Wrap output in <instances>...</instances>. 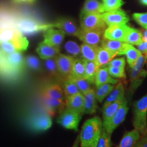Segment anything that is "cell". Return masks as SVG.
Instances as JSON below:
<instances>
[{"mask_svg": "<svg viewBox=\"0 0 147 147\" xmlns=\"http://www.w3.org/2000/svg\"><path fill=\"white\" fill-rule=\"evenodd\" d=\"M82 115L68 108H65L57 119V123L64 128L77 131Z\"/></svg>", "mask_w": 147, "mask_h": 147, "instance_id": "obj_6", "label": "cell"}, {"mask_svg": "<svg viewBox=\"0 0 147 147\" xmlns=\"http://www.w3.org/2000/svg\"><path fill=\"white\" fill-rule=\"evenodd\" d=\"M63 91L65 93V100L80 92L76 84L70 78H67V80H65Z\"/></svg>", "mask_w": 147, "mask_h": 147, "instance_id": "obj_35", "label": "cell"}, {"mask_svg": "<svg viewBox=\"0 0 147 147\" xmlns=\"http://www.w3.org/2000/svg\"><path fill=\"white\" fill-rule=\"evenodd\" d=\"M84 99V113L91 115L95 113L97 108L95 91L91 89L85 93H82Z\"/></svg>", "mask_w": 147, "mask_h": 147, "instance_id": "obj_21", "label": "cell"}, {"mask_svg": "<svg viewBox=\"0 0 147 147\" xmlns=\"http://www.w3.org/2000/svg\"><path fill=\"white\" fill-rule=\"evenodd\" d=\"M138 49L143 55H147V41H142L138 45Z\"/></svg>", "mask_w": 147, "mask_h": 147, "instance_id": "obj_46", "label": "cell"}, {"mask_svg": "<svg viewBox=\"0 0 147 147\" xmlns=\"http://www.w3.org/2000/svg\"><path fill=\"white\" fill-rule=\"evenodd\" d=\"M110 136H111V134L107 133L106 130L103 128L102 134H101L100 138L98 140L97 147H110L111 146Z\"/></svg>", "mask_w": 147, "mask_h": 147, "instance_id": "obj_41", "label": "cell"}, {"mask_svg": "<svg viewBox=\"0 0 147 147\" xmlns=\"http://www.w3.org/2000/svg\"><path fill=\"white\" fill-rule=\"evenodd\" d=\"M66 108L76 112L80 115L84 114V99L82 93H78L65 100Z\"/></svg>", "mask_w": 147, "mask_h": 147, "instance_id": "obj_17", "label": "cell"}, {"mask_svg": "<svg viewBox=\"0 0 147 147\" xmlns=\"http://www.w3.org/2000/svg\"><path fill=\"white\" fill-rule=\"evenodd\" d=\"M86 61V65H85V75L84 78L87 79L91 84L95 83V76L97 69H99L98 65L95 61Z\"/></svg>", "mask_w": 147, "mask_h": 147, "instance_id": "obj_33", "label": "cell"}, {"mask_svg": "<svg viewBox=\"0 0 147 147\" xmlns=\"http://www.w3.org/2000/svg\"><path fill=\"white\" fill-rule=\"evenodd\" d=\"M23 37V34L16 27H5L0 29V44L21 39Z\"/></svg>", "mask_w": 147, "mask_h": 147, "instance_id": "obj_19", "label": "cell"}, {"mask_svg": "<svg viewBox=\"0 0 147 147\" xmlns=\"http://www.w3.org/2000/svg\"><path fill=\"white\" fill-rule=\"evenodd\" d=\"M29 46V42L26 37L14 41H9L2 42L0 44V52L5 54L12 53L17 51H22L27 50Z\"/></svg>", "mask_w": 147, "mask_h": 147, "instance_id": "obj_13", "label": "cell"}, {"mask_svg": "<svg viewBox=\"0 0 147 147\" xmlns=\"http://www.w3.org/2000/svg\"><path fill=\"white\" fill-rule=\"evenodd\" d=\"M70 78L73 80L75 83L76 84L77 87H78L80 90V93H84L85 92L89 91L91 88V83L87 79H86L84 77H81V78Z\"/></svg>", "mask_w": 147, "mask_h": 147, "instance_id": "obj_36", "label": "cell"}, {"mask_svg": "<svg viewBox=\"0 0 147 147\" xmlns=\"http://www.w3.org/2000/svg\"><path fill=\"white\" fill-rule=\"evenodd\" d=\"M86 61L82 59L75 58L74 61L72 70L69 78H81L85 75Z\"/></svg>", "mask_w": 147, "mask_h": 147, "instance_id": "obj_30", "label": "cell"}, {"mask_svg": "<svg viewBox=\"0 0 147 147\" xmlns=\"http://www.w3.org/2000/svg\"><path fill=\"white\" fill-rule=\"evenodd\" d=\"M118 55V53L113 52L102 47H99L97 57V64L99 67H104Z\"/></svg>", "mask_w": 147, "mask_h": 147, "instance_id": "obj_23", "label": "cell"}, {"mask_svg": "<svg viewBox=\"0 0 147 147\" xmlns=\"http://www.w3.org/2000/svg\"><path fill=\"white\" fill-rule=\"evenodd\" d=\"M103 127V121L100 117H95L86 121L80 131V146L96 147Z\"/></svg>", "mask_w": 147, "mask_h": 147, "instance_id": "obj_1", "label": "cell"}, {"mask_svg": "<svg viewBox=\"0 0 147 147\" xmlns=\"http://www.w3.org/2000/svg\"><path fill=\"white\" fill-rule=\"evenodd\" d=\"M115 87V84L110 83L103 84L102 85L97 87L95 91V97L99 102L102 103L104 99L110 94Z\"/></svg>", "mask_w": 147, "mask_h": 147, "instance_id": "obj_34", "label": "cell"}, {"mask_svg": "<svg viewBox=\"0 0 147 147\" xmlns=\"http://www.w3.org/2000/svg\"><path fill=\"white\" fill-rule=\"evenodd\" d=\"M16 27L23 34H34L40 31H45L46 29L54 27L53 24L40 23L34 18L30 17L21 18L16 22Z\"/></svg>", "mask_w": 147, "mask_h": 147, "instance_id": "obj_4", "label": "cell"}, {"mask_svg": "<svg viewBox=\"0 0 147 147\" xmlns=\"http://www.w3.org/2000/svg\"><path fill=\"white\" fill-rule=\"evenodd\" d=\"M142 41V33L138 29L129 27L125 40V42L130 44L131 45L138 46Z\"/></svg>", "mask_w": 147, "mask_h": 147, "instance_id": "obj_31", "label": "cell"}, {"mask_svg": "<svg viewBox=\"0 0 147 147\" xmlns=\"http://www.w3.org/2000/svg\"><path fill=\"white\" fill-rule=\"evenodd\" d=\"M108 69L110 76L114 77V78H126L125 72V68L108 65Z\"/></svg>", "mask_w": 147, "mask_h": 147, "instance_id": "obj_42", "label": "cell"}, {"mask_svg": "<svg viewBox=\"0 0 147 147\" xmlns=\"http://www.w3.org/2000/svg\"><path fill=\"white\" fill-rule=\"evenodd\" d=\"M65 49L67 53L70 54L74 57L81 54V47L75 42L68 41L66 42L65 45Z\"/></svg>", "mask_w": 147, "mask_h": 147, "instance_id": "obj_38", "label": "cell"}, {"mask_svg": "<svg viewBox=\"0 0 147 147\" xmlns=\"http://www.w3.org/2000/svg\"><path fill=\"white\" fill-rule=\"evenodd\" d=\"M140 138V132L137 129L126 132L119 143V147H132L136 146V144Z\"/></svg>", "mask_w": 147, "mask_h": 147, "instance_id": "obj_22", "label": "cell"}, {"mask_svg": "<svg viewBox=\"0 0 147 147\" xmlns=\"http://www.w3.org/2000/svg\"><path fill=\"white\" fill-rule=\"evenodd\" d=\"M146 66H147V61H146Z\"/></svg>", "mask_w": 147, "mask_h": 147, "instance_id": "obj_50", "label": "cell"}, {"mask_svg": "<svg viewBox=\"0 0 147 147\" xmlns=\"http://www.w3.org/2000/svg\"><path fill=\"white\" fill-rule=\"evenodd\" d=\"M25 65V59L20 51L8 54L0 52V69L3 72L18 74Z\"/></svg>", "mask_w": 147, "mask_h": 147, "instance_id": "obj_2", "label": "cell"}, {"mask_svg": "<svg viewBox=\"0 0 147 147\" xmlns=\"http://www.w3.org/2000/svg\"><path fill=\"white\" fill-rule=\"evenodd\" d=\"M65 34L59 29L51 27L44 32V41L45 43L55 47H60L63 41Z\"/></svg>", "mask_w": 147, "mask_h": 147, "instance_id": "obj_14", "label": "cell"}, {"mask_svg": "<svg viewBox=\"0 0 147 147\" xmlns=\"http://www.w3.org/2000/svg\"><path fill=\"white\" fill-rule=\"evenodd\" d=\"M123 4V0H103V5L105 12L118 10Z\"/></svg>", "mask_w": 147, "mask_h": 147, "instance_id": "obj_37", "label": "cell"}, {"mask_svg": "<svg viewBox=\"0 0 147 147\" xmlns=\"http://www.w3.org/2000/svg\"><path fill=\"white\" fill-rule=\"evenodd\" d=\"M129 27L126 24H119L108 26L104 33V38L124 42Z\"/></svg>", "mask_w": 147, "mask_h": 147, "instance_id": "obj_9", "label": "cell"}, {"mask_svg": "<svg viewBox=\"0 0 147 147\" xmlns=\"http://www.w3.org/2000/svg\"><path fill=\"white\" fill-rule=\"evenodd\" d=\"M25 63L29 68L34 69V70H39L41 67V63L39 59L33 55L27 56L25 59Z\"/></svg>", "mask_w": 147, "mask_h": 147, "instance_id": "obj_40", "label": "cell"}, {"mask_svg": "<svg viewBox=\"0 0 147 147\" xmlns=\"http://www.w3.org/2000/svg\"><path fill=\"white\" fill-rule=\"evenodd\" d=\"M128 110L129 108L127 106V101L125 100L122 105L119 108V110L115 114V115L107 123L103 125L104 129L107 133L112 134L116 129V128L123 122L125 119Z\"/></svg>", "mask_w": 147, "mask_h": 147, "instance_id": "obj_7", "label": "cell"}, {"mask_svg": "<svg viewBox=\"0 0 147 147\" xmlns=\"http://www.w3.org/2000/svg\"><path fill=\"white\" fill-rule=\"evenodd\" d=\"M133 18L141 27L144 29L147 28V12L144 13H134Z\"/></svg>", "mask_w": 147, "mask_h": 147, "instance_id": "obj_43", "label": "cell"}, {"mask_svg": "<svg viewBox=\"0 0 147 147\" xmlns=\"http://www.w3.org/2000/svg\"><path fill=\"white\" fill-rule=\"evenodd\" d=\"M15 3H32L35 0H12Z\"/></svg>", "mask_w": 147, "mask_h": 147, "instance_id": "obj_47", "label": "cell"}, {"mask_svg": "<svg viewBox=\"0 0 147 147\" xmlns=\"http://www.w3.org/2000/svg\"><path fill=\"white\" fill-rule=\"evenodd\" d=\"M108 65L125 68V58L123 57L113 59H112L109 63H108Z\"/></svg>", "mask_w": 147, "mask_h": 147, "instance_id": "obj_44", "label": "cell"}, {"mask_svg": "<svg viewBox=\"0 0 147 147\" xmlns=\"http://www.w3.org/2000/svg\"><path fill=\"white\" fill-rule=\"evenodd\" d=\"M136 146L138 147H147V134H143L140 138Z\"/></svg>", "mask_w": 147, "mask_h": 147, "instance_id": "obj_45", "label": "cell"}, {"mask_svg": "<svg viewBox=\"0 0 147 147\" xmlns=\"http://www.w3.org/2000/svg\"><path fill=\"white\" fill-rule=\"evenodd\" d=\"M36 52L40 58L45 60L55 57L60 53V49L59 47H55L42 42L37 48Z\"/></svg>", "mask_w": 147, "mask_h": 147, "instance_id": "obj_18", "label": "cell"}, {"mask_svg": "<svg viewBox=\"0 0 147 147\" xmlns=\"http://www.w3.org/2000/svg\"><path fill=\"white\" fill-rule=\"evenodd\" d=\"M147 94L137 101L134 105V127L140 134H147Z\"/></svg>", "mask_w": 147, "mask_h": 147, "instance_id": "obj_3", "label": "cell"}, {"mask_svg": "<svg viewBox=\"0 0 147 147\" xmlns=\"http://www.w3.org/2000/svg\"><path fill=\"white\" fill-rule=\"evenodd\" d=\"M119 80L117 79H115L113 76H110L108 71V67H101L97 69L96 76H95V84L97 87L102 85L103 84L110 83L116 84L118 83Z\"/></svg>", "mask_w": 147, "mask_h": 147, "instance_id": "obj_20", "label": "cell"}, {"mask_svg": "<svg viewBox=\"0 0 147 147\" xmlns=\"http://www.w3.org/2000/svg\"><path fill=\"white\" fill-rule=\"evenodd\" d=\"M102 17L108 26L119 24H127L129 21V18L125 12L121 9L104 12L102 13Z\"/></svg>", "mask_w": 147, "mask_h": 147, "instance_id": "obj_11", "label": "cell"}, {"mask_svg": "<svg viewBox=\"0 0 147 147\" xmlns=\"http://www.w3.org/2000/svg\"><path fill=\"white\" fill-rule=\"evenodd\" d=\"M43 103L47 113L51 117L55 116L57 113H61L66 108L65 101L51 98L45 95H43Z\"/></svg>", "mask_w": 147, "mask_h": 147, "instance_id": "obj_16", "label": "cell"}, {"mask_svg": "<svg viewBox=\"0 0 147 147\" xmlns=\"http://www.w3.org/2000/svg\"><path fill=\"white\" fill-rule=\"evenodd\" d=\"M51 116L49 114L40 113L34 116L29 121L31 129L36 132L47 131L52 126Z\"/></svg>", "mask_w": 147, "mask_h": 147, "instance_id": "obj_8", "label": "cell"}, {"mask_svg": "<svg viewBox=\"0 0 147 147\" xmlns=\"http://www.w3.org/2000/svg\"><path fill=\"white\" fill-rule=\"evenodd\" d=\"M45 65L47 71L53 76H55V75H57V74H59V73L57 64L55 57L45 59Z\"/></svg>", "mask_w": 147, "mask_h": 147, "instance_id": "obj_39", "label": "cell"}, {"mask_svg": "<svg viewBox=\"0 0 147 147\" xmlns=\"http://www.w3.org/2000/svg\"><path fill=\"white\" fill-rule=\"evenodd\" d=\"M127 43L117 40H110L104 38L101 42V47L108 50L117 53L118 55H121Z\"/></svg>", "mask_w": 147, "mask_h": 147, "instance_id": "obj_25", "label": "cell"}, {"mask_svg": "<svg viewBox=\"0 0 147 147\" xmlns=\"http://www.w3.org/2000/svg\"><path fill=\"white\" fill-rule=\"evenodd\" d=\"M43 95L51 97V98L65 101L64 91H63L59 85H53L46 88V89L44 91Z\"/></svg>", "mask_w": 147, "mask_h": 147, "instance_id": "obj_32", "label": "cell"}, {"mask_svg": "<svg viewBox=\"0 0 147 147\" xmlns=\"http://www.w3.org/2000/svg\"><path fill=\"white\" fill-rule=\"evenodd\" d=\"M106 24L100 13H81L80 14V27L82 30L106 29Z\"/></svg>", "mask_w": 147, "mask_h": 147, "instance_id": "obj_5", "label": "cell"}, {"mask_svg": "<svg viewBox=\"0 0 147 147\" xmlns=\"http://www.w3.org/2000/svg\"><path fill=\"white\" fill-rule=\"evenodd\" d=\"M57 64L59 73L62 76L68 78L70 76L72 70L73 63L74 59L70 55L59 54L55 57Z\"/></svg>", "mask_w": 147, "mask_h": 147, "instance_id": "obj_12", "label": "cell"}, {"mask_svg": "<svg viewBox=\"0 0 147 147\" xmlns=\"http://www.w3.org/2000/svg\"><path fill=\"white\" fill-rule=\"evenodd\" d=\"M104 29H93V30H82L78 36V38L84 43L100 47L104 37Z\"/></svg>", "mask_w": 147, "mask_h": 147, "instance_id": "obj_10", "label": "cell"}, {"mask_svg": "<svg viewBox=\"0 0 147 147\" xmlns=\"http://www.w3.org/2000/svg\"><path fill=\"white\" fill-rule=\"evenodd\" d=\"M80 47H81V55L82 58L85 60L93 61L97 63V52L100 47L91 45L84 42Z\"/></svg>", "mask_w": 147, "mask_h": 147, "instance_id": "obj_28", "label": "cell"}, {"mask_svg": "<svg viewBox=\"0 0 147 147\" xmlns=\"http://www.w3.org/2000/svg\"><path fill=\"white\" fill-rule=\"evenodd\" d=\"M105 12L103 3L98 0H85L81 13H100Z\"/></svg>", "mask_w": 147, "mask_h": 147, "instance_id": "obj_27", "label": "cell"}, {"mask_svg": "<svg viewBox=\"0 0 147 147\" xmlns=\"http://www.w3.org/2000/svg\"><path fill=\"white\" fill-rule=\"evenodd\" d=\"M53 26L63 31L65 34L77 38L81 32V29H79L76 23L70 18H61L53 23Z\"/></svg>", "mask_w": 147, "mask_h": 147, "instance_id": "obj_15", "label": "cell"}, {"mask_svg": "<svg viewBox=\"0 0 147 147\" xmlns=\"http://www.w3.org/2000/svg\"><path fill=\"white\" fill-rule=\"evenodd\" d=\"M123 55L126 56L127 61V63L129 67H132L136 63L140 56L142 55V53L138 49H136L135 47H133V45L127 43L125 47L124 50L122 52V54H121V55Z\"/></svg>", "mask_w": 147, "mask_h": 147, "instance_id": "obj_26", "label": "cell"}, {"mask_svg": "<svg viewBox=\"0 0 147 147\" xmlns=\"http://www.w3.org/2000/svg\"><path fill=\"white\" fill-rule=\"evenodd\" d=\"M124 100L125 99L122 100L117 101V102L108 104L105 107H103V125L107 123L115 115L119 108L122 105Z\"/></svg>", "mask_w": 147, "mask_h": 147, "instance_id": "obj_29", "label": "cell"}, {"mask_svg": "<svg viewBox=\"0 0 147 147\" xmlns=\"http://www.w3.org/2000/svg\"><path fill=\"white\" fill-rule=\"evenodd\" d=\"M140 1L142 4L147 5V0H140Z\"/></svg>", "mask_w": 147, "mask_h": 147, "instance_id": "obj_49", "label": "cell"}, {"mask_svg": "<svg viewBox=\"0 0 147 147\" xmlns=\"http://www.w3.org/2000/svg\"><path fill=\"white\" fill-rule=\"evenodd\" d=\"M124 95L125 89L123 84L121 82H119L118 83H117V85L114 87L113 91L110 92V94L106 97L103 107H105L108 104L117 102V101L124 100Z\"/></svg>", "mask_w": 147, "mask_h": 147, "instance_id": "obj_24", "label": "cell"}, {"mask_svg": "<svg viewBox=\"0 0 147 147\" xmlns=\"http://www.w3.org/2000/svg\"><path fill=\"white\" fill-rule=\"evenodd\" d=\"M142 39L143 41H147V28L145 29L142 34Z\"/></svg>", "mask_w": 147, "mask_h": 147, "instance_id": "obj_48", "label": "cell"}]
</instances>
